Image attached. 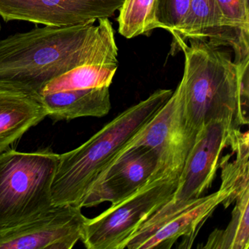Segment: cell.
<instances>
[{"mask_svg":"<svg viewBox=\"0 0 249 249\" xmlns=\"http://www.w3.org/2000/svg\"><path fill=\"white\" fill-rule=\"evenodd\" d=\"M39 102L55 122L81 117H103L111 108L109 87L46 93Z\"/></svg>","mask_w":249,"mask_h":249,"instance_id":"7c38bea8","label":"cell"},{"mask_svg":"<svg viewBox=\"0 0 249 249\" xmlns=\"http://www.w3.org/2000/svg\"><path fill=\"white\" fill-rule=\"evenodd\" d=\"M236 129H239L224 122H210L199 129L171 199L139 227L160 221L202 196L211 187L219 166L220 157L224 148L230 146Z\"/></svg>","mask_w":249,"mask_h":249,"instance_id":"8992f818","label":"cell"},{"mask_svg":"<svg viewBox=\"0 0 249 249\" xmlns=\"http://www.w3.org/2000/svg\"><path fill=\"white\" fill-rule=\"evenodd\" d=\"M198 132L186 120L178 84L164 106L117 154L136 147H148L157 151L161 164L183 169Z\"/></svg>","mask_w":249,"mask_h":249,"instance_id":"52a82bcc","label":"cell"},{"mask_svg":"<svg viewBox=\"0 0 249 249\" xmlns=\"http://www.w3.org/2000/svg\"><path fill=\"white\" fill-rule=\"evenodd\" d=\"M48 116L41 103L19 93L0 90V153Z\"/></svg>","mask_w":249,"mask_h":249,"instance_id":"4fadbf2b","label":"cell"},{"mask_svg":"<svg viewBox=\"0 0 249 249\" xmlns=\"http://www.w3.org/2000/svg\"><path fill=\"white\" fill-rule=\"evenodd\" d=\"M249 0H215L226 27L249 49Z\"/></svg>","mask_w":249,"mask_h":249,"instance_id":"e0dca14e","label":"cell"},{"mask_svg":"<svg viewBox=\"0 0 249 249\" xmlns=\"http://www.w3.org/2000/svg\"><path fill=\"white\" fill-rule=\"evenodd\" d=\"M175 47L185 56L180 81L185 115L195 130L212 122L235 129L249 124V64L237 66L227 52L206 40L190 39V45L171 34Z\"/></svg>","mask_w":249,"mask_h":249,"instance_id":"7a4b0ae2","label":"cell"},{"mask_svg":"<svg viewBox=\"0 0 249 249\" xmlns=\"http://www.w3.org/2000/svg\"><path fill=\"white\" fill-rule=\"evenodd\" d=\"M231 204L230 191L220 186L217 192L189 202L162 219L138 227L124 249H170L182 237H189L192 242L201 225L218 205L227 208Z\"/></svg>","mask_w":249,"mask_h":249,"instance_id":"30bf717a","label":"cell"},{"mask_svg":"<svg viewBox=\"0 0 249 249\" xmlns=\"http://www.w3.org/2000/svg\"><path fill=\"white\" fill-rule=\"evenodd\" d=\"M2 30V25H1V23H0V31Z\"/></svg>","mask_w":249,"mask_h":249,"instance_id":"d6986e66","label":"cell"},{"mask_svg":"<svg viewBox=\"0 0 249 249\" xmlns=\"http://www.w3.org/2000/svg\"><path fill=\"white\" fill-rule=\"evenodd\" d=\"M182 170L161 166L141 188L94 218L81 240L88 249H124L138 227L171 199Z\"/></svg>","mask_w":249,"mask_h":249,"instance_id":"5b68a950","label":"cell"},{"mask_svg":"<svg viewBox=\"0 0 249 249\" xmlns=\"http://www.w3.org/2000/svg\"><path fill=\"white\" fill-rule=\"evenodd\" d=\"M155 0H124L118 17L119 33L127 39L148 35L154 27Z\"/></svg>","mask_w":249,"mask_h":249,"instance_id":"2e32d148","label":"cell"},{"mask_svg":"<svg viewBox=\"0 0 249 249\" xmlns=\"http://www.w3.org/2000/svg\"><path fill=\"white\" fill-rule=\"evenodd\" d=\"M173 91L159 89L126 109L87 142L59 155L52 184L54 205L82 208L88 192L113 157L169 100Z\"/></svg>","mask_w":249,"mask_h":249,"instance_id":"3957f363","label":"cell"},{"mask_svg":"<svg viewBox=\"0 0 249 249\" xmlns=\"http://www.w3.org/2000/svg\"><path fill=\"white\" fill-rule=\"evenodd\" d=\"M117 68L118 63L107 61L87 62L51 81L42 90L40 95L61 90L110 87Z\"/></svg>","mask_w":249,"mask_h":249,"instance_id":"5bb4252c","label":"cell"},{"mask_svg":"<svg viewBox=\"0 0 249 249\" xmlns=\"http://www.w3.org/2000/svg\"><path fill=\"white\" fill-rule=\"evenodd\" d=\"M95 60L118 63L114 30L108 18L68 27H37L0 39V90L39 102L46 84ZM40 103V102H39Z\"/></svg>","mask_w":249,"mask_h":249,"instance_id":"6da1fadb","label":"cell"},{"mask_svg":"<svg viewBox=\"0 0 249 249\" xmlns=\"http://www.w3.org/2000/svg\"><path fill=\"white\" fill-rule=\"evenodd\" d=\"M191 0H155L154 21L155 29L176 33L187 14Z\"/></svg>","mask_w":249,"mask_h":249,"instance_id":"ac0fdd59","label":"cell"},{"mask_svg":"<svg viewBox=\"0 0 249 249\" xmlns=\"http://www.w3.org/2000/svg\"><path fill=\"white\" fill-rule=\"evenodd\" d=\"M124 0H0L5 22L24 21L48 27H68L109 18Z\"/></svg>","mask_w":249,"mask_h":249,"instance_id":"9c48e42d","label":"cell"},{"mask_svg":"<svg viewBox=\"0 0 249 249\" xmlns=\"http://www.w3.org/2000/svg\"><path fill=\"white\" fill-rule=\"evenodd\" d=\"M59 154L11 148L0 153V229L36 218L53 206L52 184Z\"/></svg>","mask_w":249,"mask_h":249,"instance_id":"277c9868","label":"cell"},{"mask_svg":"<svg viewBox=\"0 0 249 249\" xmlns=\"http://www.w3.org/2000/svg\"><path fill=\"white\" fill-rule=\"evenodd\" d=\"M161 166L165 165L160 162L157 151L148 147H136L117 154L91 186L82 208L119 202L145 184Z\"/></svg>","mask_w":249,"mask_h":249,"instance_id":"8fae6325","label":"cell"},{"mask_svg":"<svg viewBox=\"0 0 249 249\" xmlns=\"http://www.w3.org/2000/svg\"><path fill=\"white\" fill-rule=\"evenodd\" d=\"M231 219L225 230H215L203 249H249V189L235 200Z\"/></svg>","mask_w":249,"mask_h":249,"instance_id":"9a60e30c","label":"cell"},{"mask_svg":"<svg viewBox=\"0 0 249 249\" xmlns=\"http://www.w3.org/2000/svg\"><path fill=\"white\" fill-rule=\"evenodd\" d=\"M87 218L78 207L53 205L36 218L0 229V249H71Z\"/></svg>","mask_w":249,"mask_h":249,"instance_id":"ba28073f","label":"cell"}]
</instances>
